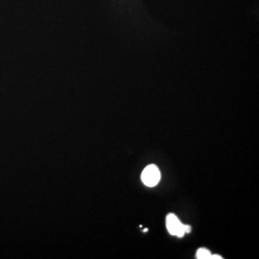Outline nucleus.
<instances>
[{
	"label": "nucleus",
	"instance_id": "2",
	"mask_svg": "<svg viewBox=\"0 0 259 259\" xmlns=\"http://www.w3.org/2000/svg\"><path fill=\"white\" fill-rule=\"evenodd\" d=\"M141 180L146 186L149 187L156 186L160 180V172L158 168L154 164L148 165L143 170L141 174Z\"/></svg>",
	"mask_w": 259,
	"mask_h": 259
},
{
	"label": "nucleus",
	"instance_id": "4",
	"mask_svg": "<svg viewBox=\"0 0 259 259\" xmlns=\"http://www.w3.org/2000/svg\"><path fill=\"white\" fill-rule=\"evenodd\" d=\"M222 259V257L221 256H219V255H217V254H215V255H211V257H210V259Z\"/></svg>",
	"mask_w": 259,
	"mask_h": 259
},
{
	"label": "nucleus",
	"instance_id": "1",
	"mask_svg": "<svg viewBox=\"0 0 259 259\" xmlns=\"http://www.w3.org/2000/svg\"><path fill=\"white\" fill-rule=\"evenodd\" d=\"M167 230L170 234L176 235L178 237H183L185 233L190 232V227L183 225L180 222L175 214H169L166 219Z\"/></svg>",
	"mask_w": 259,
	"mask_h": 259
},
{
	"label": "nucleus",
	"instance_id": "3",
	"mask_svg": "<svg viewBox=\"0 0 259 259\" xmlns=\"http://www.w3.org/2000/svg\"><path fill=\"white\" fill-rule=\"evenodd\" d=\"M196 257L198 259H210L211 253H210L209 250H205V249H200L197 251Z\"/></svg>",
	"mask_w": 259,
	"mask_h": 259
}]
</instances>
